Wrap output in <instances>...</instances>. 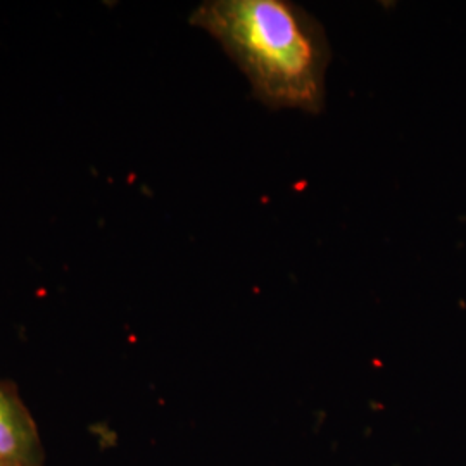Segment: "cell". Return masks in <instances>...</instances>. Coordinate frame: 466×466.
<instances>
[{"mask_svg":"<svg viewBox=\"0 0 466 466\" xmlns=\"http://www.w3.org/2000/svg\"><path fill=\"white\" fill-rule=\"evenodd\" d=\"M248 76L254 97L271 109L319 115L332 52L323 26L287 0H213L192 15Z\"/></svg>","mask_w":466,"mask_h":466,"instance_id":"cell-1","label":"cell"},{"mask_svg":"<svg viewBox=\"0 0 466 466\" xmlns=\"http://www.w3.org/2000/svg\"><path fill=\"white\" fill-rule=\"evenodd\" d=\"M46 451L30 410L13 383L0 380V466H44Z\"/></svg>","mask_w":466,"mask_h":466,"instance_id":"cell-2","label":"cell"}]
</instances>
